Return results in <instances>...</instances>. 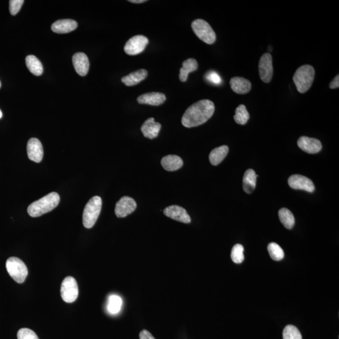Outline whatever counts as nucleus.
Returning a JSON list of instances; mask_svg holds the SVG:
<instances>
[{"instance_id":"nucleus-1","label":"nucleus","mask_w":339,"mask_h":339,"mask_svg":"<svg viewBox=\"0 0 339 339\" xmlns=\"http://www.w3.org/2000/svg\"><path fill=\"white\" fill-rule=\"evenodd\" d=\"M215 106L213 102L203 99L196 102L187 108L182 118L183 126L193 128L200 126L209 120L213 115Z\"/></svg>"},{"instance_id":"nucleus-2","label":"nucleus","mask_w":339,"mask_h":339,"mask_svg":"<svg viewBox=\"0 0 339 339\" xmlns=\"http://www.w3.org/2000/svg\"><path fill=\"white\" fill-rule=\"evenodd\" d=\"M60 202V196L56 192H51L40 199L31 203L27 212L32 218H37L53 211Z\"/></svg>"},{"instance_id":"nucleus-3","label":"nucleus","mask_w":339,"mask_h":339,"mask_svg":"<svg viewBox=\"0 0 339 339\" xmlns=\"http://www.w3.org/2000/svg\"><path fill=\"white\" fill-rule=\"evenodd\" d=\"M315 78V70L310 65L300 67L294 74L293 80L300 93H305L312 85Z\"/></svg>"},{"instance_id":"nucleus-4","label":"nucleus","mask_w":339,"mask_h":339,"mask_svg":"<svg viewBox=\"0 0 339 339\" xmlns=\"http://www.w3.org/2000/svg\"><path fill=\"white\" fill-rule=\"evenodd\" d=\"M102 199L100 197L94 196L89 200L84 210L83 215V225L90 229L93 227L100 214Z\"/></svg>"},{"instance_id":"nucleus-5","label":"nucleus","mask_w":339,"mask_h":339,"mask_svg":"<svg viewBox=\"0 0 339 339\" xmlns=\"http://www.w3.org/2000/svg\"><path fill=\"white\" fill-rule=\"evenodd\" d=\"M8 274L18 283H22L28 275V269L26 264L17 257H11L6 262Z\"/></svg>"},{"instance_id":"nucleus-6","label":"nucleus","mask_w":339,"mask_h":339,"mask_svg":"<svg viewBox=\"0 0 339 339\" xmlns=\"http://www.w3.org/2000/svg\"><path fill=\"white\" fill-rule=\"evenodd\" d=\"M192 28L196 35L203 42L207 44H214L216 35L213 29L205 20L197 19L192 23Z\"/></svg>"},{"instance_id":"nucleus-7","label":"nucleus","mask_w":339,"mask_h":339,"mask_svg":"<svg viewBox=\"0 0 339 339\" xmlns=\"http://www.w3.org/2000/svg\"><path fill=\"white\" fill-rule=\"evenodd\" d=\"M61 297L66 303L75 302L79 295L78 283L74 278L67 277L63 280L60 288Z\"/></svg>"},{"instance_id":"nucleus-8","label":"nucleus","mask_w":339,"mask_h":339,"mask_svg":"<svg viewBox=\"0 0 339 339\" xmlns=\"http://www.w3.org/2000/svg\"><path fill=\"white\" fill-rule=\"evenodd\" d=\"M148 44V38L143 35H136L126 43L124 51L128 55H138L144 51Z\"/></svg>"},{"instance_id":"nucleus-9","label":"nucleus","mask_w":339,"mask_h":339,"mask_svg":"<svg viewBox=\"0 0 339 339\" xmlns=\"http://www.w3.org/2000/svg\"><path fill=\"white\" fill-rule=\"evenodd\" d=\"M259 74L260 78L264 83L270 82L273 74L272 56L270 54H264L260 58Z\"/></svg>"},{"instance_id":"nucleus-10","label":"nucleus","mask_w":339,"mask_h":339,"mask_svg":"<svg viewBox=\"0 0 339 339\" xmlns=\"http://www.w3.org/2000/svg\"><path fill=\"white\" fill-rule=\"evenodd\" d=\"M137 202L130 197L124 196L116 203L115 214L117 218H123L128 216L137 209Z\"/></svg>"},{"instance_id":"nucleus-11","label":"nucleus","mask_w":339,"mask_h":339,"mask_svg":"<svg viewBox=\"0 0 339 339\" xmlns=\"http://www.w3.org/2000/svg\"><path fill=\"white\" fill-rule=\"evenodd\" d=\"M291 188L295 190H303L308 192L315 191V185L312 181L309 178L301 175H291L288 180Z\"/></svg>"},{"instance_id":"nucleus-12","label":"nucleus","mask_w":339,"mask_h":339,"mask_svg":"<svg viewBox=\"0 0 339 339\" xmlns=\"http://www.w3.org/2000/svg\"><path fill=\"white\" fill-rule=\"evenodd\" d=\"M164 214L169 218L178 221V222L189 224L191 222V218L186 210L178 205H173L167 207L164 211Z\"/></svg>"},{"instance_id":"nucleus-13","label":"nucleus","mask_w":339,"mask_h":339,"mask_svg":"<svg viewBox=\"0 0 339 339\" xmlns=\"http://www.w3.org/2000/svg\"><path fill=\"white\" fill-rule=\"evenodd\" d=\"M27 154L29 159L34 162L40 163L44 157V149L39 140L33 138L27 143Z\"/></svg>"},{"instance_id":"nucleus-14","label":"nucleus","mask_w":339,"mask_h":339,"mask_svg":"<svg viewBox=\"0 0 339 339\" xmlns=\"http://www.w3.org/2000/svg\"><path fill=\"white\" fill-rule=\"evenodd\" d=\"M298 146L303 151L310 154L318 153L322 148V143L319 140L307 137H302L298 139Z\"/></svg>"},{"instance_id":"nucleus-15","label":"nucleus","mask_w":339,"mask_h":339,"mask_svg":"<svg viewBox=\"0 0 339 339\" xmlns=\"http://www.w3.org/2000/svg\"><path fill=\"white\" fill-rule=\"evenodd\" d=\"M72 62L77 73L81 76H86L89 69V61L85 53H78L72 56Z\"/></svg>"},{"instance_id":"nucleus-16","label":"nucleus","mask_w":339,"mask_h":339,"mask_svg":"<svg viewBox=\"0 0 339 339\" xmlns=\"http://www.w3.org/2000/svg\"><path fill=\"white\" fill-rule=\"evenodd\" d=\"M166 100V96L161 92H149L141 95L137 99L139 103L141 105L159 106Z\"/></svg>"},{"instance_id":"nucleus-17","label":"nucleus","mask_w":339,"mask_h":339,"mask_svg":"<svg viewBox=\"0 0 339 339\" xmlns=\"http://www.w3.org/2000/svg\"><path fill=\"white\" fill-rule=\"evenodd\" d=\"M160 130H161V124L155 122L153 117H150L144 121L141 128V131L144 137L149 139H154L157 138Z\"/></svg>"},{"instance_id":"nucleus-18","label":"nucleus","mask_w":339,"mask_h":339,"mask_svg":"<svg viewBox=\"0 0 339 339\" xmlns=\"http://www.w3.org/2000/svg\"><path fill=\"white\" fill-rule=\"evenodd\" d=\"M78 23L71 19L58 20L52 25L51 29L56 33H67L76 30Z\"/></svg>"},{"instance_id":"nucleus-19","label":"nucleus","mask_w":339,"mask_h":339,"mask_svg":"<svg viewBox=\"0 0 339 339\" xmlns=\"http://www.w3.org/2000/svg\"><path fill=\"white\" fill-rule=\"evenodd\" d=\"M230 87L234 92L239 94L248 93L252 89V83L248 79L240 77H234L230 79Z\"/></svg>"},{"instance_id":"nucleus-20","label":"nucleus","mask_w":339,"mask_h":339,"mask_svg":"<svg viewBox=\"0 0 339 339\" xmlns=\"http://www.w3.org/2000/svg\"><path fill=\"white\" fill-rule=\"evenodd\" d=\"M161 164L163 168L167 171H173L182 168L184 162L178 156L169 155L162 158Z\"/></svg>"},{"instance_id":"nucleus-21","label":"nucleus","mask_w":339,"mask_h":339,"mask_svg":"<svg viewBox=\"0 0 339 339\" xmlns=\"http://www.w3.org/2000/svg\"><path fill=\"white\" fill-rule=\"evenodd\" d=\"M148 76V72L145 69H140L123 77L121 81L127 86H133L143 81Z\"/></svg>"},{"instance_id":"nucleus-22","label":"nucleus","mask_w":339,"mask_h":339,"mask_svg":"<svg viewBox=\"0 0 339 339\" xmlns=\"http://www.w3.org/2000/svg\"><path fill=\"white\" fill-rule=\"evenodd\" d=\"M258 177L253 169L246 170L243 177V189L247 194H252L256 185V178Z\"/></svg>"},{"instance_id":"nucleus-23","label":"nucleus","mask_w":339,"mask_h":339,"mask_svg":"<svg viewBox=\"0 0 339 339\" xmlns=\"http://www.w3.org/2000/svg\"><path fill=\"white\" fill-rule=\"evenodd\" d=\"M229 152V147L223 145L214 148L209 155V161L212 166H216L223 161Z\"/></svg>"},{"instance_id":"nucleus-24","label":"nucleus","mask_w":339,"mask_h":339,"mask_svg":"<svg viewBox=\"0 0 339 339\" xmlns=\"http://www.w3.org/2000/svg\"><path fill=\"white\" fill-rule=\"evenodd\" d=\"M198 68V63L194 58H190L184 61L182 64V67L180 70V80L182 82H185L188 78L189 74L196 71Z\"/></svg>"},{"instance_id":"nucleus-25","label":"nucleus","mask_w":339,"mask_h":339,"mask_svg":"<svg viewBox=\"0 0 339 339\" xmlns=\"http://www.w3.org/2000/svg\"><path fill=\"white\" fill-rule=\"evenodd\" d=\"M26 65L29 71L33 75L39 76L43 73V66L42 63L35 56L30 55L26 57Z\"/></svg>"},{"instance_id":"nucleus-26","label":"nucleus","mask_w":339,"mask_h":339,"mask_svg":"<svg viewBox=\"0 0 339 339\" xmlns=\"http://www.w3.org/2000/svg\"><path fill=\"white\" fill-rule=\"evenodd\" d=\"M280 222L286 229H292L295 223V219L293 214L290 210L286 208H282L279 212Z\"/></svg>"},{"instance_id":"nucleus-27","label":"nucleus","mask_w":339,"mask_h":339,"mask_svg":"<svg viewBox=\"0 0 339 339\" xmlns=\"http://www.w3.org/2000/svg\"><path fill=\"white\" fill-rule=\"evenodd\" d=\"M234 119L236 123L241 124V125H245L247 123L249 119H250V114H249L245 105H239L236 108Z\"/></svg>"},{"instance_id":"nucleus-28","label":"nucleus","mask_w":339,"mask_h":339,"mask_svg":"<svg viewBox=\"0 0 339 339\" xmlns=\"http://www.w3.org/2000/svg\"><path fill=\"white\" fill-rule=\"evenodd\" d=\"M122 299L116 295H111L108 298V311L111 314L114 315L120 311L122 307Z\"/></svg>"},{"instance_id":"nucleus-29","label":"nucleus","mask_w":339,"mask_h":339,"mask_svg":"<svg viewBox=\"0 0 339 339\" xmlns=\"http://www.w3.org/2000/svg\"><path fill=\"white\" fill-rule=\"evenodd\" d=\"M268 251L271 258L275 261H281L283 259L284 256L283 250L278 244L275 243L269 244Z\"/></svg>"},{"instance_id":"nucleus-30","label":"nucleus","mask_w":339,"mask_h":339,"mask_svg":"<svg viewBox=\"0 0 339 339\" xmlns=\"http://www.w3.org/2000/svg\"><path fill=\"white\" fill-rule=\"evenodd\" d=\"M283 339H302L301 333L298 328L292 325H287L282 332Z\"/></svg>"},{"instance_id":"nucleus-31","label":"nucleus","mask_w":339,"mask_h":339,"mask_svg":"<svg viewBox=\"0 0 339 339\" xmlns=\"http://www.w3.org/2000/svg\"><path fill=\"white\" fill-rule=\"evenodd\" d=\"M244 247L240 244H237L233 246L232 249L230 257L232 261L235 263L239 264L245 259V256L243 254Z\"/></svg>"},{"instance_id":"nucleus-32","label":"nucleus","mask_w":339,"mask_h":339,"mask_svg":"<svg viewBox=\"0 0 339 339\" xmlns=\"http://www.w3.org/2000/svg\"><path fill=\"white\" fill-rule=\"evenodd\" d=\"M17 338L18 339H39L35 332L27 328L19 330L17 333Z\"/></svg>"},{"instance_id":"nucleus-33","label":"nucleus","mask_w":339,"mask_h":339,"mask_svg":"<svg viewBox=\"0 0 339 339\" xmlns=\"http://www.w3.org/2000/svg\"><path fill=\"white\" fill-rule=\"evenodd\" d=\"M24 3V0H11L10 1V8H9L11 15H17L19 12Z\"/></svg>"},{"instance_id":"nucleus-34","label":"nucleus","mask_w":339,"mask_h":339,"mask_svg":"<svg viewBox=\"0 0 339 339\" xmlns=\"http://www.w3.org/2000/svg\"><path fill=\"white\" fill-rule=\"evenodd\" d=\"M205 79L209 83L214 84V85H220L222 83V79H221L220 76L214 71L208 72L206 75H205Z\"/></svg>"},{"instance_id":"nucleus-35","label":"nucleus","mask_w":339,"mask_h":339,"mask_svg":"<svg viewBox=\"0 0 339 339\" xmlns=\"http://www.w3.org/2000/svg\"><path fill=\"white\" fill-rule=\"evenodd\" d=\"M140 339H155L150 332L143 330L140 334Z\"/></svg>"},{"instance_id":"nucleus-36","label":"nucleus","mask_w":339,"mask_h":339,"mask_svg":"<svg viewBox=\"0 0 339 339\" xmlns=\"http://www.w3.org/2000/svg\"><path fill=\"white\" fill-rule=\"evenodd\" d=\"M339 87V76L338 75L330 84V88L332 89H337Z\"/></svg>"},{"instance_id":"nucleus-37","label":"nucleus","mask_w":339,"mask_h":339,"mask_svg":"<svg viewBox=\"0 0 339 339\" xmlns=\"http://www.w3.org/2000/svg\"><path fill=\"white\" fill-rule=\"evenodd\" d=\"M129 1L133 3H143L147 1L146 0H130Z\"/></svg>"},{"instance_id":"nucleus-38","label":"nucleus","mask_w":339,"mask_h":339,"mask_svg":"<svg viewBox=\"0 0 339 339\" xmlns=\"http://www.w3.org/2000/svg\"><path fill=\"white\" fill-rule=\"evenodd\" d=\"M3 116V113H2L1 110H0V119Z\"/></svg>"},{"instance_id":"nucleus-39","label":"nucleus","mask_w":339,"mask_h":339,"mask_svg":"<svg viewBox=\"0 0 339 339\" xmlns=\"http://www.w3.org/2000/svg\"><path fill=\"white\" fill-rule=\"evenodd\" d=\"M0 87H1V83H0Z\"/></svg>"}]
</instances>
